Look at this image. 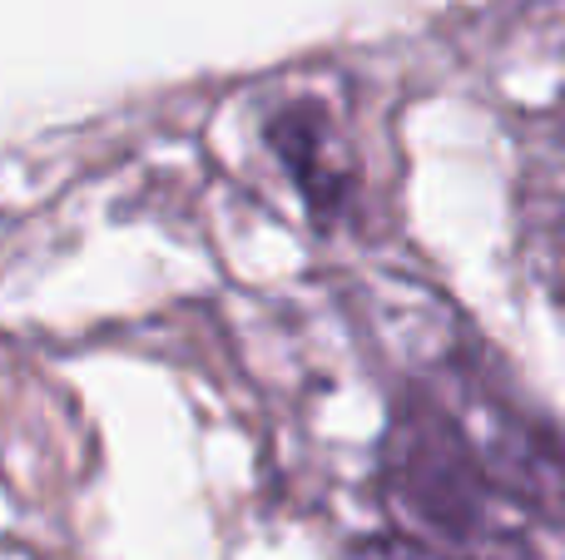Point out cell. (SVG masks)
<instances>
[{"mask_svg": "<svg viewBox=\"0 0 565 560\" xmlns=\"http://www.w3.org/2000/svg\"><path fill=\"white\" fill-rule=\"evenodd\" d=\"M264 139L274 149V164L292 184V194L308 204L318 228L358 224L367 204V164L352 134L348 109L322 85H288L264 119Z\"/></svg>", "mask_w": 565, "mask_h": 560, "instance_id": "6da1fadb", "label": "cell"}, {"mask_svg": "<svg viewBox=\"0 0 565 560\" xmlns=\"http://www.w3.org/2000/svg\"><path fill=\"white\" fill-rule=\"evenodd\" d=\"M342 560H467V556L437 551V546L417 541V536H362V541L348 546Z\"/></svg>", "mask_w": 565, "mask_h": 560, "instance_id": "7a4b0ae2", "label": "cell"}, {"mask_svg": "<svg viewBox=\"0 0 565 560\" xmlns=\"http://www.w3.org/2000/svg\"><path fill=\"white\" fill-rule=\"evenodd\" d=\"M541 248H546V273H551V293L565 308V198L546 208V224H541Z\"/></svg>", "mask_w": 565, "mask_h": 560, "instance_id": "3957f363", "label": "cell"}]
</instances>
